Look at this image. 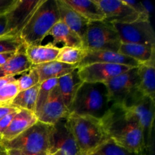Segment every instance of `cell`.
<instances>
[{
  "label": "cell",
  "mask_w": 155,
  "mask_h": 155,
  "mask_svg": "<svg viewBox=\"0 0 155 155\" xmlns=\"http://www.w3.org/2000/svg\"><path fill=\"white\" fill-rule=\"evenodd\" d=\"M7 34V18L5 14L0 15V36Z\"/></svg>",
  "instance_id": "37"
},
{
  "label": "cell",
  "mask_w": 155,
  "mask_h": 155,
  "mask_svg": "<svg viewBox=\"0 0 155 155\" xmlns=\"http://www.w3.org/2000/svg\"><path fill=\"white\" fill-rule=\"evenodd\" d=\"M39 87L40 83L30 89L19 92L12 101L11 105L20 110H27L35 113Z\"/></svg>",
  "instance_id": "26"
},
{
  "label": "cell",
  "mask_w": 155,
  "mask_h": 155,
  "mask_svg": "<svg viewBox=\"0 0 155 155\" xmlns=\"http://www.w3.org/2000/svg\"><path fill=\"white\" fill-rule=\"evenodd\" d=\"M154 62L139 64L137 67L139 76V89L145 96L154 100L155 97V68Z\"/></svg>",
  "instance_id": "24"
},
{
  "label": "cell",
  "mask_w": 155,
  "mask_h": 155,
  "mask_svg": "<svg viewBox=\"0 0 155 155\" xmlns=\"http://www.w3.org/2000/svg\"><path fill=\"white\" fill-rule=\"evenodd\" d=\"M124 2L127 5H128L129 6H130V7H131L133 10L136 11L137 13H139L142 18L149 21L148 15H147L146 12H145V8H144L143 5H142V4L141 3V2L133 1V0H125Z\"/></svg>",
  "instance_id": "33"
},
{
  "label": "cell",
  "mask_w": 155,
  "mask_h": 155,
  "mask_svg": "<svg viewBox=\"0 0 155 155\" xmlns=\"http://www.w3.org/2000/svg\"><path fill=\"white\" fill-rule=\"evenodd\" d=\"M69 115V110L62 99L58 87L55 86L37 115L38 120L48 125H54L61 120L67 119Z\"/></svg>",
  "instance_id": "14"
},
{
  "label": "cell",
  "mask_w": 155,
  "mask_h": 155,
  "mask_svg": "<svg viewBox=\"0 0 155 155\" xmlns=\"http://www.w3.org/2000/svg\"><path fill=\"white\" fill-rule=\"evenodd\" d=\"M32 68V64L26 55L25 45L15 52L13 57L0 67V77H15L18 74H24Z\"/></svg>",
  "instance_id": "20"
},
{
  "label": "cell",
  "mask_w": 155,
  "mask_h": 155,
  "mask_svg": "<svg viewBox=\"0 0 155 155\" xmlns=\"http://www.w3.org/2000/svg\"><path fill=\"white\" fill-rule=\"evenodd\" d=\"M121 41L113 24L101 21L89 22L83 48L87 50H102L118 52Z\"/></svg>",
  "instance_id": "6"
},
{
  "label": "cell",
  "mask_w": 155,
  "mask_h": 155,
  "mask_svg": "<svg viewBox=\"0 0 155 155\" xmlns=\"http://www.w3.org/2000/svg\"><path fill=\"white\" fill-rule=\"evenodd\" d=\"M0 155H8V154H6V152H5V151H2L1 152V154H0Z\"/></svg>",
  "instance_id": "43"
},
{
  "label": "cell",
  "mask_w": 155,
  "mask_h": 155,
  "mask_svg": "<svg viewBox=\"0 0 155 155\" xmlns=\"http://www.w3.org/2000/svg\"><path fill=\"white\" fill-rule=\"evenodd\" d=\"M40 2L41 0H16L5 14L7 18L6 36H19Z\"/></svg>",
  "instance_id": "11"
},
{
  "label": "cell",
  "mask_w": 155,
  "mask_h": 155,
  "mask_svg": "<svg viewBox=\"0 0 155 155\" xmlns=\"http://www.w3.org/2000/svg\"><path fill=\"white\" fill-rule=\"evenodd\" d=\"M16 0H0V15H5L13 6Z\"/></svg>",
  "instance_id": "36"
},
{
  "label": "cell",
  "mask_w": 155,
  "mask_h": 155,
  "mask_svg": "<svg viewBox=\"0 0 155 155\" xmlns=\"http://www.w3.org/2000/svg\"><path fill=\"white\" fill-rule=\"evenodd\" d=\"M95 63L113 64L124 65L130 68H137L139 65V63H138L134 59L123 55L119 52L86 49V55L78 64V68Z\"/></svg>",
  "instance_id": "15"
},
{
  "label": "cell",
  "mask_w": 155,
  "mask_h": 155,
  "mask_svg": "<svg viewBox=\"0 0 155 155\" xmlns=\"http://www.w3.org/2000/svg\"><path fill=\"white\" fill-rule=\"evenodd\" d=\"M141 3H142V5H143L145 12H146L147 15H148V19H149L150 21V18H151V15H152L153 13V11H154L152 4H151V2L148 1V0H144V1L141 2Z\"/></svg>",
  "instance_id": "38"
},
{
  "label": "cell",
  "mask_w": 155,
  "mask_h": 155,
  "mask_svg": "<svg viewBox=\"0 0 155 155\" xmlns=\"http://www.w3.org/2000/svg\"><path fill=\"white\" fill-rule=\"evenodd\" d=\"M16 80L15 77H12V76H8V77H0V89L5 86L8 85V83L15 82Z\"/></svg>",
  "instance_id": "39"
},
{
  "label": "cell",
  "mask_w": 155,
  "mask_h": 155,
  "mask_svg": "<svg viewBox=\"0 0 155 155\" xmlns=\"http://www.w3.org/2000/svg\"><path fill=\"white\" fill-rule=\"evenodd\" d=\"M111 106L104 83H83L70 108V114L86 115L101 119Z\"/></svg>",
  "instance_id": "3"
},
{
  "label": "cell",
  "mask_w": 155,
  "mask_h": 155,
  "mask_svg": "<svg viewBox=\"0 0 155 155\" xmlns=\"http://www.w3.org/2000/svg\"><path fill=\"white\" fill-rule=\"evenodd\" d=\"M17 113H18V112L10 114L2 118V119L0 120V133H1V134H2V133H4L5 130L6 129L8 128V127L10 125L11 122H12L14 117L15 116V114H16Z\"/></svg>",
  "instance_id": "34"
},
{
  "label": "cell",
  "mask_w": 155,
  "mask_h": 155,
  "mask_svg": "<svg viewBox=\"0 0 155 155\" xmlns=\"http://www.w3.org/2000/svg\"><path fill=\"white\" fill-rule=\"evenodd\" d=\"M57 78L50 79V80H45V81L40 83V87H39V92H38L37 101H36V112H35L36 116L39 114L42 107L46 102L51 90L54 89V86H57Z\"/></svg>",
  "instance_id": "29"
},
{
  "label": "cell",
  "mask_w": 155,
  "mask_h": 155,
  "mask_svg": "<svg viewBox=\"0 0 155 155\" xmlns=\"http://www.w3.org/2000/svg\"><path fill=\"white\" fill-rule=\"evenodd\" d=\"M123 43L155 45L154 31L151 21L138 20L129 24H113Z\"/></svg>",
  "instance_id": "10"
},
{
  "label": "cell",
  "mask_w": 155,
  "mask_h": 155,
  "mask_svg": "<svg viewBox=\"0 0 155 155\" xmlns=\"http://www.w3.org/2000/svg\"><path fill=\"white\" fill-rule=\"evenodd\" d=\"M20 110V109L14 107L12 105H2L0 106V120L4 117L10 114L16 113Z\"/></svg>",
  "instance_id": "35"
},
{
  "label": "cell",
  "mask_w": 155,
  "mask_h": 155,
  "mask_svg": "<svg viewBox=\"0 0 155 155\" xmlns=\"http://www.w3.org/2000/svg\"><path fill=\"white\" fill-rule=\"evenodd\" d=\"M131 68L120 64L95 63L79 68L78 74L83 83H104Z\"/></svg>",
  "instance_id": "13"
},
{
  "label": "cell",
  "mask_w": 155,
  "mask_h": 155,
  "mask_svg": "<svg viewBox=\"0 0 155 155\" xmlns=\"http://www.w3.org/2000/svg\"><path fill=\"white\" fill-rule=\"evenodd\" d=\"M0 148H2V137L1 133H0Z\"/></svg>",
  "instance_id": "42"
},
{
  "label": "cell",
  "mask_w": 155,
  "mask_h": 155,
  "mask_svg": "<svg viewBox=\"0 0 155 155\" xmlns=\"http://www.w3.org/2000/svg\"><path fill=\"white\" fill-rule=\"evenodd\" d=\"M104 15V21L110 24H129L146 20L121 0H95Z\"/></svg>",
  "instance_id": "12"
},
{
  "label": "cell",
  "mask_w": 155,
  "mask_h": 155,
  "mask_svg": "<svg viewBox=\"0 0 155 155\" xmlns=\"http://www.w3.org/2000/svg\"><path fill=\"white\" fill-rule=\"evenodd\" d=\"M16 80L19 92H21L39 84V77L36 70L32 67L28 71L23 74V75Z\"/></svg>",
  "instance_id": "31"
},
{
  "label": "cell",
  "mask_w": 155,
  "mask_h": 155,
  "mask_svg": "<svg viewBox=\"0 0 155 155\" xmlns=\"http://www.w3.org/2000/svg\"><path fill=\"white\" fill-rule=\"evenodd\" d=\"M59 51L60 48L51 42L46 45H25L26 55L32 67L55 61Z\"/></svg>",
  "instance_id": "18"
},
{
  "label": "cell",
  "mask_w": 155,
  "mask_h": 155,
  "mask_svg": "<svg viewBox=\"0 0 155 155\" xmlns=\"http://www.w3.org/2000/svg\"><path fill=\"white\" fill-rule=\"evenodd\" d=\"M118 52L134 59L139 64L155 61V45L121 42Z\"/></svg>",
  "instance_id": "21"
},
{
  "label": "cell",
  "mask_w": 155,
  "mask_h": 155,
  "mask_svg": "<svg viewBox=\"0 0 155 155\" xmlns=\"http://www.w3.org/2000/svg\"><path fill=\"white\" fill-rule=\"evenodd\" d=\"M82 155H83V154H82Z\"/></svg>",
  "instance_id": "47"
},
{
  "label": "cell",
  "mask_w": 155,
  "mask_h": 155,
  "mask_svg": "<svg viewBox=\"0 0 155 155\" xmlns=\"http://www.w3.org/2000/svg\"><path fill=\"white\" fill-rule=\"evenodd\" d=\"M88 155H139L120 146L112 139H108ZM141 155V154H140Z\"/></svg>",
  "instance_id": "28"
},
{
  "label": "cell",
  "mask_w": 155,
  "mask_h": 155,
  "mask_svg": "<svg viewBox=\"0 0 155 155\" xmlns=\"http://www.w3.org/2000/svg\"><path fill=\"white\" fill-rule=\"evenodd\" d=\"M48 36H51L53 38L52 42H51L54 45H57L58 43L62 42L64 46L83 47V41L78 35L61 21H58L54 24Z\"/></svg>",
  "instance_id": "23"
},
{
  "label": "cell",
  "mask_w": 155,
  "mask_h": 155,
  "mask_svg": "<svg viewBox=\"0 0 155 155\" xmlns=\"http://www.w3.org/2000/svg\"><path fill=\"white\" fill-rule=\"evenodd\" d=\"M47 154L51 155H82L67 119L52 125Z\"/></svg>",
  "instance_id": "9"
},
{
  "label": "cell",
  "mask_w": 155,
  "mask_h": 155,
  "mask_svg": "<svg viewBox=\"0 0 155 155\" xmlns=\"http://www.w3.org/2000/svg\"><path fill=\"white\" fill-rule=\"evenodd\" d=\"M15 52H7L0 54V67L2 66L4 64H5L10 58H12L14 56Z\"/></svg>",
  "instance_id": "41"
},
{
  "label": "cell",
  "mask_w": 155,
  "mask_h": 155,
  "mask_svg": "<svg viewBox=\"0 0 155 155\" xmlns=\"http://www.w3.org/2000/svg\"><path fill=\"white\" fill-rule=\"evenodd\" d=\"M24 45L20 36H0V54L7 52H16Z\"/></svg>",
  "instance_id": "30"
},
{
  "label": "cell",
  "mask_w": 155,
  "mask_h": 155,
  "mask_svg": "<svg viewBox=\"0 0 155 155\" xmlns=\"http://www.w3.org/2000/svg\"><path fill=\"white\" fill-rule=\"evenodd\" d=\"M18 92L19 89L17 80L2 88L0 89V106L10 105Z\"/></svg>",
  "instance_id": "32"
},
{
  "label": "cell",
  "mask_w": 155,
  "mask_h": 155,
  "mask_svg": "<svg viewBox=\"0 0 155 155\" xmlns=\"http://www.w3.org/2000/svg\"><path fill=\"white\" fill-rule=\"evenodd\" d=\"M52 125L38 120L32 127L8 142H3L5 150H18L28 154L48 153Z\"/></svg>",
  "instance_id": "5"
},
{
  "label": "cell",
  "mask_w": 155,
  "mask_h": 155,
  "mask_svg": "<svg viewBox=\"0 0 155 155\" xmlns=\"http://www.w3.org/2000/svg\"><path fill=\"white\" fill-rule=\"evenodd\" d=\"M107 139L137 154H144L141 126L133 112L120 104H111L101 118Z\"/></svg>",
  "instance_id": "1"
},
{
  "label": "cell",
  "mask_w": 155,
  "mask_h": 155,
  "mask_svg": "<svg viewBox=\"0 0 155 155\" xmlns=\"http://www.w3.org/2000/svg\"><path fill=\"white\" fill-rule=\"evenodd\" d=\"M37 71L39 77V83L54 78H60L77 69V65L67 64L61 62L53 61L48 63L33 66Z\"/></svg>",
  "instance_id": "22"
},
{
  "label": "cell",
  "mask_w": 155,
  "mask_h": 155,
  "mask_svg": "<svg viewBox=\"0 0 155 155\" xmlns=\"http://www.w3.org/2000/svg\"><path fill=\"white\" fill-rule=\"evenodd\" d=\"M5 150V149H4ZM6 154L8 155H47V153H40V154H28V153L23 152L18 150H5Z\"/></svg>",
  "instance_id": "40"
},
{
  "label": "cell",
  "mask_w": 155,
  "mask_h": 155,
  "mask_svg": "<svg viewBox=\"0 0 155 155\" xmlns=\"http://www.w3.org/2000/svg\"><path fill=\"white\" fill-rule=\"evenodd\" d=\"M86 54V49L83 47L63 46L60 48L55 61L67 64L77 65Z\"/></svg>",
  "instance_id": "27"
},
{
  "label": "cell",
  "mask_w": 155,
  "mask_h": 155,
  "mask_svg": "<svg viewBox=\"0 0 155 155\" xmlns=\"http://www.w3.org/2000/svg\"><path fill=\"white\" fill-rule=\"evenodd\" d=\"M141 155H144V154H141Z\"/></svg>",
  "instance_id": "46"
},
{
  "label": "cell",
  "mask_w": 155,
  "mask_h": 155,
  "mask_svg": "<svg viewBox=\"0 0 155 155\" xmlns=\"http://www.w3.org/2000/svg\"><path fill=\"white\" fill-rule=\"evenodd\" d=\"M137 68H133L104 83L110 104L126 106L140 92Z\"/></svg>",
  "instance_id": "7"
},
{
  "label": "cell",
  "mask_w": 155,
  "mask_h": 155,
  "mask_svg": "<svg viewBox=\"0 0 155 155\" xmlns=\"http://www.w3.org/2000/svg\"><path fill=\"white\" fill-rule=\"evenodd\" d=\"M67 121L83 155L90 154L108 139L101 119L86 115L70 114Z\"/></svg>",
  "instance_id": "4"
},
{
  "label": "cell",
  "mask_w": 155,
  "mask_h": 155,
  "mask_svg": "<svg viewBox=\"0 0 155 155\" xmlns=\"http://www.w3.org/2000/svg\"><path fill=\"white\" fill-rule=\"evenodd\" d=\"M75 12L89 22L104 21V15L95 1L92 0H64Z\"/></svg>",
  "instance_id": "25"
},
{
  "label": "cell",
  "mask_w": 155,
  "mask_h": 155,
  "mask_svg": "<svg viewBox=\"0 0 155 155\" xmlns=\"http://www.w3.org/2000/svg\"><path fill=\"white\" fill-rule=\"evenodd\" d=\"M37 121L38 117L35 113L27 110H20L14 117L10 125L2 134V143L16 138Z\"/></svg>",
  "instance_id": "17"
},
{
  "label": "cell",
  "mask_w": 155,
  "mask_h": 155,
  "mask_svg": "<svg viewBox=\"0 0 155 155\" xmlns=\"http://www.w3.org/2000/svg\"><path fill=\"white\" fill-rule=\"evenodd\" d=\"M47 155H51V154H47Z\"/></svg>",
  "instance_id": "45"
},
{
  "label": "cell",
  "mask_w": 155,
  "mask_h": 155,
  "mask_svg": "<svg viewBox=\"0 0 155 155\" xmlns=\"http://www.w3.org/2000/svg\"><path fill=\"white\" fill-rule=\"evenodd\" d=\"M59 20L57 0H41L19 36L26 46L41 45Z\"/></svg>",
  "instance_id": "2"
},
{
  "label": "cell",
  "mask_w": 155,
  "mask_h": 155,
  "mask_svg": "<svg viewBox=\"0 0 155 155\" xmlns=\"http://www.w3.org/2000/svg\"><path fill=\"white\" fill-rule=\"evenodd\" d=\"M4 151V148H0V154H1L2 151Z\"/></svg>",
  "instance_id": "44"
},
{
  "label": "cell",
  "mask_w": 155,
  "mask_h": 155,
  "mask_svg": "<svg viewBox=\"0 0 155 155\" xmlns=\"http://www.w3.org/2000/svg\"><path fill=\"white\" fill-rule=\"evenodd\" d=\"M126 107L133 112L140 124L143 136L144 149L145 151L150 149L154 120V100L140 93Z\"/></svg>",
  "instance_id": "8"
},
{
  "label": "cell",
  "mask_w": 155,
  "mask_h": 155,
  "mask_svg": "<svg viewBox=\"0 0 155 155\" xmlns=\"http://www.w3.org/2000/svg\"><path fill=\"white\" fill-rule=\"evenodd\" d=\"M83 83L79 77L78 68L58 79L57 86L61 95L62 99L69 111L77 90Z\"/></svg>",
  "instance_id": "19"
},
{
  "label": "cell",
  "mask_w": 155,
  "mask_h": 155,
  "mask_svg": "<svg viewBox=\"0 0 155 155\" xmlns=\"http://www.w3.org/2000/svg\"><path fill=\"white\" fill-rule=\"evenodd\" d=\"M57 5L60 17L59 21L77 33L83 43L89 21L66 4L64 0H57Z\"/></svg>",
  "instance_id": "16"
}]
</instances>
